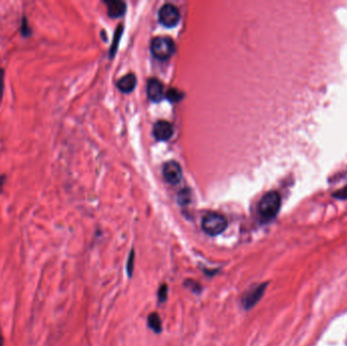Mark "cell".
Listing matches in <instances>:
<instances>
[{
	"instance_id": "cell-1",
	"label": "cell",
	"mask_w": 347,
	"mask_h": 346,
	"mask_svg": "<svg viewBox=\"0 0 347 346\" xmlns=\"http://www.w3.org/2000/svg\"><path fill=\"white\" fill-rule=\"evenodd\" d=\"M280 205L282 199L278 193L275 191L266 193L262 197L258 205V214L260 220L263 222H269L274 220L280 210Z\"/></svg>"
},
{
	"instance_id": "cell-2",
	"label": "cell",
	"mask_w": 347,
	"mask_h": 346,
	"mask_svg": "<svg viewBox=\"0 0 347 346\" xmlns=\"http://www.w3.org/2000/svg\"><path fill=\"white\" fill-rule=\"evenodd\" d=\"M202 230L208 236H218L222 234L228 228V220L224 216L216 212L207 214L201 224Z\"/></svg>"
},
{
	"instance_id": "cell-3",
	"label": "cell",
	"mask_w": 347,
	"mask_h": 346,
	"mask_svg": "<svg viewBox=\"0 0 347 346\" xmlns=\"http://www.w3.org/2000/svg\"><path fill=\"white\" fill-rule=\"evenodd\" d=\"M152 53L160 60H168L175 53V43L168 37H156L152 42Z\"/></svg>"
},
{
	"instance_id": "cell-4",
	"label": "cell",
	"mask_w": 347,
	"mask_h": 346,
	"mask_svg": "<svg viewBox=\"0 0 347 346\" xmlns=\"http://www.w3.org/2000/svg\"><path fill=\"white\" fill-rule=\"evenodd\" d=\"M160 22L166 28H174L178 24L181 18L179 10L170 4H166L162 6L158 12Z\"/></svg>"
},
{
	"instance_id": "cell-5",
	"label": "cell",
	"mask_w": 347,
	"mask_h": 346,
	"mask_svg": "<svg viewBox=\"0 0 347 346\" xmlns=\"http://www.w3.org/2000/svg\"><path fill=\"white\" fill-rule=\"evenodd\" d=\"M268 284H262L251 288L242 296V304L246 310L252 308L263 296Z\"/></svg>"
},
{
	"instance_id": "cell-6",
	"label": "cell",
	"mask_w": 347,
	"mask_h": 346,
	"mask_svg": "<svg viewBox=\"0 0 347 346\" xmlns=\"http://www.w3.org/2000/svg\"><path fill=\"white\" fill-rule=\"evenodd\" d=\"M162 175H164V180L168 184L176 185V184L180 183V181L182 179V176H183L182 168L177 162L170 160L164 164V170H162Z\"/></svg>"
},
{
	"instance_id": "cell-7",
	"label": "cell",
	"mask_w": 347,
	"mask_h": 346,
	"mask_svg": "<svg viewBox=\"0 0 347 346\" xmlns=\"http://www.w3.org/2000/svg\"><path fill=\"white\" fill-rule=\"evenodd\" d=\"M152 133L158 140L166 142L174 134V128L172 125L168 121H158L154 124Z\"/></svg>"
},
{
	"instance_id": "cell-8",
	"label": "cell",
	"mask_w": 347,
	"mask_h": 346,
	"mask_svg": "<svg viewBox=\"0 0 347 346\" xmlns=\"http://www.w3.org/2000/svg\"><path fill=\"white\" fill-rule=\"evenodd\" d=\"M148 96L152 102H160L164 98V88L160 80L152 78L148 84Z\"/></svg>"
},
{
	"instance_id": "cell-9",
	"label": "cell",
	"mask_w": 347,
	"mask_h": 346,
	"mask_svg": "<svg viewBox=\"0 0 347 346\" xmlns=\"http://www.w3.org/2000/svg\"><path fill=\"white\" fill-rule=\"evenodd\" d=\"M136 76L132 74H129L123 78H121L118 82H117V86L118 88L122 92H131L135 86H136Z\"/></svg>"
},
{
	"instance_id": "cell-10",
	"label": "cell",
	"mask_w": 347,
	"mask_h": 346,
	"mask_svg": "<svg viewBox=\"0 0 347 346\" xmlns=\"http://www.w3.org/2000/svg\"><path fill=\"white\" fill-rule=\"evenodd\" d=\"M108 8V14L111 18L122 16L126 12V4L123 2H106Z\"/></svg>"
},
{
	"instance_id": "cell-11",
	"label": "cell",
	"mask_w": 347,
	"mask_h": 346,
	"mask_svg": "<svg viewBox=\"0 0 347 346\" xmlns=\"http://www.w3.org/2000/svg\"><path fill=\"white\" fill-rule=\"evenodd\" d=\"M148 325L154 332H156V333L162 332V319H160L158 314L152 313L148 318Z\"/></svg>"
},
{
	"instance_id": "cell-12",
	"label": "cell",
	"mask_w": 347,
	"mask_h": 346,
	"mask_svg": "<svg viewBox=\"0 0 347 346\" xmlns=\"http://www.w3.org/2000/svg\"><path fill=\"white\" fill-rule=\"evenodd\" d=\"M20 32L22 34V37L28 38L32 34V28L28 26V20L26 16H24L22 18V22H20Z\"/></svg>"
},
{
	"instance_id": "cell-13",
	"label": "cell",
	"mask_w": 347,
	"mask_h": 346,
	"mask_svg": "<svg viewBox=\"0 0 347 346\" xmlns=\"http://www.w3.org/2000/svg\"><path fill=\"white\" fill-rule=\"evenodd\" d=\"M168 286L166 284L160 286V288H158V298L160 304H162V302L166 300V298H168Z\"/></svg>"
},
{
	"instance_id": "cell-14",
	"label": "cell",
	"mask_w": 347,
	"mask_h": 346,
	"mask_svg": "<svg viewBox=\"0 0 347 346\" xmlns=\"http://www.w3.org/2000/svg\"><path fill=\"white\" fill-rule=\"evenodd\" d=\"M168 98L170 100L177 102V100H180L182 98V94L178 90H176V88H172L170 90H168Z\"/></svg>"
},
{
	"instance_id": "cell-15",
	"label": "cell",
	"mask_w": 347,
	"mask_h": 346,
	"mask_svg": "<svg viewBox=\"0 0 347 346\" xmlns=\"http://www.w3.org/2000/svg\"><path fill=\"white\" fill-rule=\"evenodd\" d=\"M134 251H131L129 257H128V261H127V265H126V269H127V273L129 276L132 275V271L134 269Z\"/></svg>"
},
{
	"instance_id": "cell-16",
	"label": "cell",
	"mask_w": 347,
	"mask_h": 346,
	"mask_svg": "<svg viewBox=\"0 0 347 346\" xmlns=\"http://www.w3.org/2000/svg\"><path fill=\"white\" fill-rule=\"evenodd\" d=\"M4 78H6L4 70L0 67V104H2L4 92Z\"/></svg>"
},
{
	"instance_id": "cell-17",
	"label": "cell",
	"mask_w": 347,
	"mask_h": 346,
	"mask_svg": "<svg viewBox=\"0 0 347 346\" xmlns=\"http://www.w3.org/2000/svg\"><path fill=\"white\" fill-rule=\"evenodd\" d=\"M333 196L335 198H338V199H347V186H345L343 189L335 192L333 194Z\"/></svg>"
},
{
	"instance_id": "cell-18",
	"label": "cell",
	"mask_w": 347,
	"mask_h": 346,
	"mask_svg": "<svg viewBox=\"0 0 347 346\" xmlns=\"http://www.w3.org/2000/svg\"><path fill=\"white\" fill-rule=\"evenodd\" d=\"M6 182V177L4 175L0 176V192L2 191V189H4V187Z\"/></svg>"
},
{
	"instance_id": "cell-19",
	"label": "cell",
	"mask_w": 347,
	"mask_h": 346,
	"mask_svg": "<svg viewBox=\"0 0 347 346\" xmlns=\"http://www.w3.org/2000/svg\"><path fill=\"white\" fill-rule=\"evenodd\" d=\"M0 346H4V335L2 333V329H0Z\"/></svg>"
}]
</instances>
